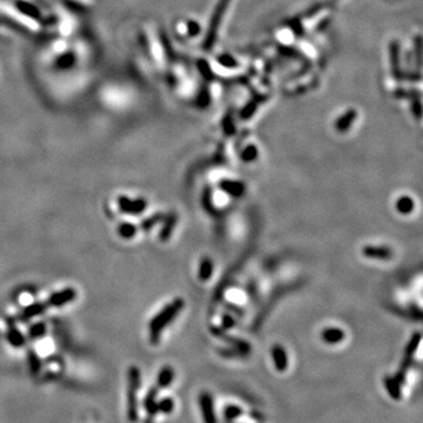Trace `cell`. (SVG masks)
I'll return each instance as SVG.
<instances>
[{
	"label": "cell",
	"instance_id": "obj_22",
	"mask_svg": "<svg viewBox=\"0 0 423 423\" xmlns=\"http://www.w3.org/2000/svg\"><path fill=\"white\" fill-rule=\"evenodd\" d=\"M46 324L45 322H36L31 326L30 331H28V336L32 340H38L46 334Z\"/></svg>",
	"mask_w": 423,
	"mask_h": 423
},
{
	"label": "cell",
	"instance_id": "obj_14",
	"mask_svg": "<svg viewBox=\"0 0 423 423\" xmlns=\"http://www.w3.org/2000/svg\"><path fill=\"white\" fill-rule=\"evenodd\" d=\"M174 369L171 366H165L163 368L160 369V371L158 373L157 377V386L159 388H167L172 385V382L174 381Z\"/></svg>",
	"mask_w": 423,
	"mask_h": 423
},
{
	"label": "cell",
	"instance_id": "obj_25",
	"mask_svg": "<svg viewBox=\"0 0 423 423\" xmlns=\"http://www.w3.org/2000/svg\"><path fill=\"white\" fill-rule=\"evenodd\" d=\"M158 411H160V413L163 414H171L172 411H173L174 409V401L172 399H163L160 402H158Z\"/></svg>",
	"mask_w": 423,
	"mask_h": 423
},
{
	"label": "cell",
	"instance_id": "obj_1",
	"mask_svg": "<svg viewBox=\"0 0 423 423\" xmlns=\"http://www.w3.org/2000/svg\"><path fill=\"white\" fill-rule=\"evenodd\" d=\"M183 306H185V301H183L181 298H177L174 301H172L171 303L167 304L161 312L158 313V314L152 318L151 322L148 324L149 342H151L152 345H158V343H159L162 331L174 320V318H176V315L181 312Z\"/></svg>",
	"mask_w": 423,
	"mask_h": 423
},
{
	"label": "cell",
	"instance_id": "obj_28",
	"mask_svg": "<svg viewBox=\"0 0 423 423\" xmlns=\"http://www.w3.org/2000/svg\"><path fill=\"white\" fill-rule=\"evenodd\" d=\"M220 352H221V354H224V355H227V354H229L230 352H228V349H225V351H220ZM233 352V354H235V355L238 354V352H239V354H241V352H238V351H236V349H234V348H233V352Z\"/></svg>",
	"mask_w": 423,
	"mask_h": 423
},
{
	"label": "cell",
	"instance_id": "obj_4",
	"mask_svg": "<svg viewBox=\"0 0 423 423\" xmlns=\"http://www.w3.org/2000/svg\"><path fill=\"white\" fill-rule=\"evenodd\" d=\"M199 405L204 423H218L214 408V400L211 393L202 391L199 396Z\"/></svg>",
	"mask_w": 423,
	"mask_h": 423
},
{
	"label": "cell",
	"instance_id": "obj_21",
	"mask_svg": "<svg viewBox=\"0 0 423 423\" xmlns=\"http://www.w3.org/2000/svg\"><path fill=\"white\" fill-rule=\"evenodd\" d=\"M137 226L131 224V222H123L118 226V233L121 238L123 239H132L137 234Z\"/></svg>",
	"mask_w": 423,
	"mask_h": 423
},
{
	"label": "cell",
	"instance_id": "obj_3",
	"mask_svg": "<svg viewBox=\"0 0 423 423\" xmlns=\"http://www.w3.org/2000/svg\"><path fill=\"white\" fill-rule=\"evenodd\" d=\"M118 206H119V210L123 213L131 214V215H138V214L143 213L147 207V201L142 197L139 199L131 200L128 196L121 195L118 199Z\"/></svg>",
	"mask_w": 423,
	"mask_h": 423
},
{
	"label": "cell",
	"instance_id": "obj_23",
	"mask_svg": "<svg viewBox=\"0 0 423 423\" xmlns=\"http://www.w3.org/2000/svg\"><path fill=\"white\" fill-rule=\"evenodd\" d=\"M258 154H259V152H258V148H256V146L249 145V146H247V147L245 148L244 151H242L241 159H242V161H245V162H252L256 159V158H258Z\"/></svg>",
	"mask_w": 423,
	"mask_h": 423
},
{
	"label": "cell",
	"instance_id": "obj_11",
	"mask_svg": "<svg viewBox=\"0 0 423 423\" xmlns=\"http://www.w3.org/2000/svg\"><path fill=\"white\" fill-rule=\"evenodd\" d=\"M345 332L341 328H336V327H329L321 333V337L328 345H336V343L342 342L345 340Z\"/></svg>",
	"mask_w": 423,
	"mask_h": 423
},
{
	"label": "cell",
	"instance_id": "obj_24",
	"mask_svg": "<svg viewBox=\"0 0 423 423\" xmlns=\"http://www.w3.org/2000/svg\"><path fill=\"white\" fill-rule=\"evenodd\" d=\"M420 342H421V333H415L409 341L407 349H405V356H413L414 352H416L417 347H419Z\"/></svg>",
	"mask_w": 423,
	"mask_h": 423
},
{
	"label": "cell",
	"instance_id": "obj_8",
	"mask_svg": "<svg viewBox=\"0 0 423 423\" xmlns=\"http://www.w3.org/2000/svg\"><path fill=\"white\" fill-rule=\"evenodd\" d=\"M272 354L273 361H274L275 368L278 371H284L288 367V355H287L286 349L280 345H274L272 347Z\"/></svg>",
	"mask_w": 423,
	"mask_h": 423
},
{
	"label": "cell",
	"instance_id": "obj_12",
	"mask_svg": "<svg viewBox=\"0 0 423 423\" xmlns=\"http://www.w3.org/2000/svg\"><path fill=\"white\" fill-rule=\"evenodd\" d=\"M8 324V329H7V341L8 343H10L11 346L14 347V348H20L25 345V342H26V340H25V336L21 334L20 331H18L17 329V327L14 326V323L12 321H7Z\"/></svg>",
	"mask_w": 423,
	"mask_h": 423
},
{
	"label": "cell",
	"instance_id": "obj_27",
	"mask_svg": "<svg viewBox=\"0 0 423 423\" xmlns=\"http://www.w3.org/2000/svg\"><path fill=\"white\" fill-rule=\"evenodd\" d=\"M235 320L233 317H230L229 314H224L222 315V328L224 329H229L232 327L235 326Z\"/></svg>",
	"mask_w": 423,
	"mask_h": 423
},
{
	"label": "cell",
	"instance_id": "obj_26",
	"mask_svg": "<svg viewBox=\"0 0 423 423\" xmlns=\"http://www.w3.org/2000/svg\"><path fill=\"white\" fill-rule=\"evenodd\" d=\"M385 383H386V386H387L389 393L391 394V396L399 399L400 389H399V386H397L396 381H395L394 379H391V377H387V379H385Z\"/></svg>",
	"mask_w": 423,
	"mask_h": 423
},
{
	"label": "cell",
	"instance_id": "obj_2",
	"mask_svg": "<svg viewBox=\"0 0 423 423\" xmlns=\"http://www.w3.org/2000/svg\"><path fill=\"white\" fill-rule=\"evenodd\" d=\"M128 388H127V419L129 422L138 421V400L137 391L140 389L141 374L137 366H131L127 374Z\"/></svg>",
	"mask_w": 423,
	"mask_h": 423
},
{
	"label": "cell",
	"instance_id": "obj_20",
	"mask_svg": "<svg viewBox=\"0 0 423 423\" xmlns=\"http://www.w3.org/2000/svg\"><path fill=\"white\" fill-rule=\"evenodd\" d=\"M396 210L401 214H409L414 210V201L409 196H401L396 202Z\"/></svg>",
	"mask_w": 423,
	"mask_h": 423
},
{
	"label": "cell",
	"instance_id": "obj_7",
	"mask_svg": "<svg viewBox=\"0 0 423 423\" xmlns=\"http://www.w3.org/2000/svg\"><path fill=\"white\" fill-rule=\"evenodd\" d=\"M362 254L366 258L377 259V260H390L394 253L389 247H375L366 246L362 249Z\"/></svg>",
	"mask_w": 423,
	"mask_h": 423
},
{
	"label": "cell",
	"instance_id": "obj_15",
	"mask_svg": "<svg viewBox=\"0 0 423 423\" xmlns=\"http://www.w3.org/2000/svg\"><path fill=\"white\" fill-rule=\"evenodd\" d=\"M213 261L211 260L210 258H204L200 262V266H199V279L201 281H207L210 280L212 274H213Z\"/></svg>",
	"mask_w": 423,
	"mask_h": 423
},
{
	"label": "cell",
	"instance_id": "obj_16",
	"mask_svg": "<svg viewBox=\"0 0 423 423\" xmlns=\"http://www.w3.org/2000/svg\"><path fill=\"white\" fill-rule=\"evenodd\" d=\"M157 395H158L157 388L149 389L147 396H146V399H145V402H143L145 403V408H146V410H147L149 416H154L155 414L158 413Z\"/></svg>",
	"mask_w": 423,
	"mask_h": 423
},
{
	"label": "cell",
	"instance_id": "obj_9",
	"mask_svg": "<svg viewBox=\"0 0 423 423\" xmlns=\"http://www.w3.org/2000/svg\"><path fill=\"white\" fill-rule=\"evenodd\" d=\"M220 188L227 193L228 195L234 196V197H240L244 195L246 187L241 181H235V180H228L224 179L219 182Z\"/></svg>",
	"mask_w": 423,
	"mask_h": 423
},
{
	"label": "cell",
	"instance_id": "obj_13",
	"mask_svg": "<svg viewBox=\"0 0 423 423\" xmlns=\"http://www.w3.org/2000/svg\"><path fill=\"white\" fill-rule=\"evenodd\" d=\"M46 308H47L46 302H35L30 304V306L25 307L19 318H20V321H27L30 320V318L44 314Z\"/></svg>",
	"mask_w": 423,
	"mask_h": 423
},
{
	"label": "cell",
	"instance_id": "obj_10",
	"mask_svg": "<svg viewBox=\"0 0 423 423\" xmlns=\"http://www.w3.org/2000/svg\"><path fill=\"white\" fill-rule=\"evenodd\" d=\"M177 222V215L176 213L172 212V213L166 214L165 219H163V226L159 232V239L162 242L168 241L171 239L172 233H173L174 228H176Z\"/></svg>",
	"mask_w": 423,
	"mask_h": 423
},
{
	"label": "cell",
	"instance_id": "obj_19",
	"mask_svg": "<svg viewBox=\"0 0 423 423\" xmlns=\"http://www.w3.org/2000/svg\"><path fill=\"white\" fill-rule=\"evenodd\" d=\"M27 361L28 367H30V371L32 375H38L41 370V361L39 359L38 354L35 351H28L27 352Z\"/></svg>",
	"mask_w": 423,
	"mask_h": 423
},
{
	"label": "cell",
	"instance_id": "obj_17",
	"mask_svg": "<svg viewBox=\"0 0 423 423\" xmlns=\"http://www.w3.org/2000/svg\"><path fill=\"white\" fill-rule=\"evenodd\" d=\"M165 216H166L165 213H155L152 216H149V218H146L142 222H141V226H140L141 229H142L143 232H148V230H151L154 226H157L158 224H160V222L163 221Z\"/></svg>",
	"mask_w": 423,
	"mask_h": 423
},
{
	"label": "cell",
	"instance_id": "obj_18",
	"mask_svg": "<svg viewBox=\"0 0 423 423\" xmlns=\"http://www.w3.org/2000/svg\"><path fill=\"white\" fill-rule=\"evenodd\" d=\"M355 117H356L355 112H347L345 115H342V117L338 118L336 120V123H335V128L340 132L347 131V129L352 126Z\"/></svg>",
	"mask_w": 423,
	"mask_h": 423
},
{
	"label": "cell",
	"instance_id": "obj_5",
	"mask_svg": "<svg viewBox=\"0 0 423 423\" xmlns=\"http://www.w3.org/2000/svg\"><path fill=\"white\" fill-rule=\"evenodd\" d=\"M211 333L214 335V336L221 338V340L226 341V342L230 343L233 347H235V349L238 352H241V354H247V352H250V345L246 341L244 340H240L238 337H234L232 335L227 334L226 333V329L224 328H220V327H215L213 326L211 328Z\"/></svg>",
	"mask_w": 423,
	"mask_h": 423
},
{
	"label": "cell",
	"instance_id": "obj_6",
	"mask_svg": "<svg viewBox=\"0 0 423 423\" xmlns=\"http://www.w3.org/2000/svg\"><path fill=\"white\" fill-rule=\"evenodd\" d=\"M75 298H77V290L69 287V288L61 289L51 294L50 298L47 299L46 304L47 307H63L65 304L72 302Z\"/></svg>",
	"mask_w": 423,
	"mask_h": 423
}]
</instances>
